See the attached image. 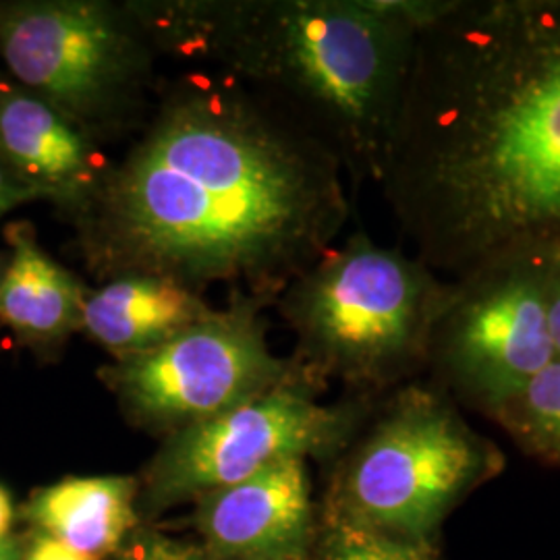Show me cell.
Masks as SVG:
<instances>
[{
	"mask_svg": "<svg viewBox=\"0 0 560 560\" xmlns=\"http://www.w3.org/2000/svg\"><path fill=\"white\" fill-rule=\"evenodd\" d=\"M339 159L245 83L210 69L162 81L101 187L69 221L96 282L224 284L275 307L351 217Z\"/></svg>",
	"mask_w": 560,
	"mask_h": 560,
	"instance_id": "6da1fadb",
	"label": "cell"
},
{
	"mask_svg": "<svg viewBox=\"0 0 560 560\" xmlns=\"http://www.w3.org/2000/svg\"><path fill=\"white\" fill-rule=\"evenodd\" d=\"M444 279L560 249V0H459L418 38L381 183Z\"/></svg>",
	"mask_w": 560,
	"mask_h": 560,
	"instance_id": "7a4b0ae2",
	"label": "cell"
},
{
	"mask_svg": "<svg viewBox=\"0 0 560 560\" xmlns=\"http://www.w3.org/2000/svg\"><path fill=\"white\" fill-rule=\"evenodd\" d=\"M161 57L206 62L320 140L353 189L381 183L420 30L388 0H131Z\"/></svg>",
	"mask_w": 560,
	"mask_h": 560,
	"instance_id": "3957f363",
	"label": "cell"
},
{
	"mask_svg": "<svg viewBox=\"0 0 560 560\" xmlns=\"http://www.w3.org/2000/svg\"><path fill=\"white\" fill-rule=\"evenodd\" d=\"M448 295L451 279L358 229L293 280L275 307L298 339L291 360L318 388L339 378L382 390L428 370Z\"/></svg>",
	"mask_w": 560,
	"mask_h": 560,
	"instance_id": "277c9868",
	"label": "cell"
},
{
	"mask_svg": "<svg viewBox=\"0 0 560 560\" xmlns=\"http://www.w3.org/2000/svg\"><path fill=\"white\" fill-rule=\"evenodd\" d=\"M504 463L436 382L400 384L340 465L335 520L439 540L444 520Z\"/></svg>",
	"mask_w": 560,
	"mask_h": 560,
	"instance_id": "5b68a950",
	"label": "cell"
},
{
	"mask_svg": "<svg viewBox=\"0 0 560 560\" xmlns=\"http://www.w3.org/2000/svg\"><path fill=\"white\" fill-rule=\"evenodd\" d=\"M0 59L102 148L136 136L161 90V52L131 0L0 2Z\"/></svg>",
	"mask_w": 560,
	"mask_h": 560,
	"instance_id": "8992f818",
	"label": "cell"
},
{
	"mask_svg": "<svg viewBox=\"0 0 560 560\" xmlns=\"http://www.w3.org/2000/svg\"><path fill=\"white\" fill-rule=\"evenodd\" d=\"M266 307L256 298L229 293L208 320L156 349L115 360L102 376L143 425L175 434L217 418L301 374L295 361L270 351Z\"/></svg>",
	"mask_w": 560,
	"mask_h": 560,
	"instance_id": "52a82bcc",
	"label": "cell"
},
{
	"mask_svg": "<svg viewBox=\"0 0 560 560\" xmlns=\"http://www.w3.org/2000/svg\"><path fill=\"white\" fill-rule=\"evenodd\" d=\"M548 254L511 256L451 279L430 340V381L492 416L557 360L546 318Z\"/></svg>",
	"mask_w": 560,
	"mask_h": 560,
	"instance_id": "ba28073f",
	"label": "cell"
},
{
	"mask_svg": "<svg viewBox=\"0 0 560 560\" xmlns=\"http://www.w3.org/2000/svg\"><path fill=\"white\" fill-rule=\"evenodd\" d=\"M303 372L217 418L171 436L150 469L154 497L212 494L282 459L332 457L363 421V405H324Z\"/></svg>",
	"mask_w": 560,
	"mask_h": 560,
	"instance_id": "9c48e42d",
	"label": "cell"
},
{
	"mask_svg": "<svg viewBox=\"0 0 560 560\" xmlns=\"http://www.w3.org/2000/svg\"><path fill=\"white\" fill-rule=\"evenodd\" d=\"M0 161L67 219L96 194L113 162L52 104L9 81L0 88Z\"/></svg>",
	"mask_w": 560,
	"mask_h": 560,
	"instance_id": "30bf717a",
	"label": "cell"
},
{
	"mask_svg": "<svg viewBox=\"0 0 560 560\" xmlns=\"http://www.w3.org/2000/svg\"><path fill=\"white\" fill-rule=\"evenodd\" d=\"M312 525L303 459H282L252 478L203 497L201 529L224 555L256 560L295 557Z\"/></svg>",
	"mask_w": 560,
	"mask_h": 560,
	"instance_id": "8fae6325",
	"label": "cell"
},
{
	"mask_svg": "<svg viewBox=\"0 0 560 560\" xmlns=\"http://www.w3.org/2000/svg\"><path fill=\"white\" fill-rule=\"evenodd\" d=\"M11 254L0 279V322L30 347L57 351L83 326L90 287L46 254L27 222L7 231Z\"/></svg>",
	"mask_w": 560,
	"mask_h": 560,
	"instance_id": "7c38bea8",
	"label": "cell"
},
{
	"mask_svg": "<svg viewBox=\"0 0 560 560\" xmlns=\"http://www.w3.org/2000/svg\"><path fill=\"white\" fill-rule=\"evenodd\" d=\"M217 307L203 295L159 277H120L90 287L81 332L115 360L156 349Z\"/></svg>",
	"mask_w": 560,
	"mask_h": 560,
	"instance_id": "4fadbf2b",
	"label": "cell"
},
{
	"mask_svg": "<svg viewBox=\"0 0 560 560\" xmlns=\"http://www.w3.org/2000/svg\"><path fill=\"white\" fill-rule=\"evenodd\" d=\"M133 494L131 478H67L36 494L30 517L46 536L96 560L117 550L136 523Z\"/></svg>",
	"mask_w": 560,
	"mask_h": 560,
	"instance_id": "5bb4252c",
	"label": "cell"
},
{
	"mask_svg": "<svg viewBox=\"0 0 560 560\" xmlns=\"http://www.w3.org/2000/svg\"><path fill=\"white\" fill-rule=\"evenodd\" d=\"M525 455L560 467V360H555L490 416Z\"/></svg>",
	"mask_w": 560,
	"mask_h": 560,
	"instance_id": "9a60e30c",
	"label": "cell"
},
{
	"mask_svg": "<svg viewBox=\"0 0 560 560\" xmlns=\"http://www.w3.org/2000/svg\"><path fill=\"white\" fill-rule=\"evenodd\" d=\"M322 560H441L439 540L384 534L351 521L335 520Z\"/></svg>",
	"mask_w": 560,
	"mask_h": 560,
	"instance_id": "2e32d148",
	"label": "cell"
},
{
	"mask_svg": "<svg viewBox=\"0 0 560 560\" xmlns=\"http://www.w3.org/2000/svg\"><path fill=\"white\" fill-rule=\"evenodd\" d=\"M544 298H546L548 332H550V340H552L557 360H560V249L548 254Z\"/></svg>",
	"mask_w": 560,
	"mask_h": 560,
	"instance_id": "e0dca14e",
	"label": "cell"
},
{
	"mask_svg": "<svg viewBox=\"0 0 560 560\" xmlns=\"http://www.w3.org/2000/svg\"><path fill=\"white\" fill-rule=\"evenodd\" d=\"M34 200H42L40 194L0 161V217H4L9 210L21 203Z\"/></svg>",
	"mask_w": 560,
	"mask_h": 560,
	"instance_id": "ac0fdd59",
	"label": "cell"
},
{
	"mask_svg": "<svg viewBox=\"0 0 560 560\" xmlns=\"http://www.w3.org/2000/svg\"><path fill=\"white\" fill-rule=\"evenodd\" d=\"M120 560H198L191 552L183 550L171 541L154 538V540L136 544Z\"/></svg>",
	"mask_w": 560,
	"mask_h": 560,
	"instance_id": "d6986e66",
	"label": "cell"
},
{
	"mask_svg": "<svg viewBox=\"0 0 560 560\" xmlns=\"http://www.w3.org/2000/svg\"><path fill=\"white\" fill-rule=\"evenodd\" d=\"M21 560H92L85 559L78 555L75 550H71L69 546L60 544L59 540L50 538V536H42L32 544V548L27 550V555Z\"/></svg>",
	"mask_w": 560,
	"mask_h": 560,
	"instance_id": "ffe728a7",
	"label": "cell"
},
{
	"mask_svg": "<svg viewBox=\"0 0 560 560\" xmlns=\"http://www.w3.org/2000/svg\"><path fill=\"white\" fill-rule=\"evenodd\" d=\"M11 520H13V504L9 499V492L0 486V540L7 538V532L11 527Z\"/></svg>",
	"mask_w": 560,
	"mask_h": 560,
	"instance_id": "44dd1931",
	"label": "cell"
},
{
	"mask_svg": "<svg viewBox=\"0 0 560 560\" xmlns=\"http://www.w3.org/2000/svg\"><path fill=\"white\" fill-rule=\"evenodd\" d=\"M0 560H21L20 544L11 538L0 540Z\"/></svg>",
	"mask_w": 560,
	"mask_h": 560,
	"instance_id": "7402d4cb",
	"label": "cell"
},
{
	"mask_svg": "<svg viewBox=\"0 0 560 560\" xmlns=\"http://www.w3.org/2000/svg\"><path fill=\"white\" fill-rule=\"evenodd\" d=\"M4 258H2V256H0V279H2V270H4Z\"/></svg>",
	"mask_w": 560,
	"mask_h": 560,
	"instance_id": "603a6c76",
	"label": "cell"
},
{
	"mask_svg": "<svg viewBox=\"0 0 560 560\" xmlns=\"http://www.w3.org/2000/svg\"><path fill=\"white\" fill-rule=\"evenodd\" d=\"M4 83H7V81L2 80V78H0V88H2V85H4Z\"/></svg>",
	"mask_w": 560,
	"mask_h": 560,
	"instance_id": "cb8c5ba5",
	"label": "cell"
}]
</instances>
